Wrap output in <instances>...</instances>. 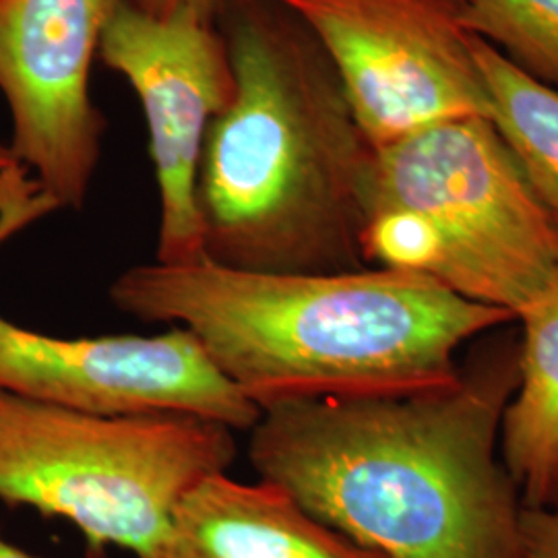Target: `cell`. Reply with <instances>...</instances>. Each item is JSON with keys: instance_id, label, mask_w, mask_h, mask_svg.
<instances>
[{"instance_id": "6da1fadb", "label": "cell", "mask_w": 558, "mask_h": 558, "mask_svg": "<svg viewBox=\"0 0 558 558\" xmlns=\"http://www.w3.org/2000/svg\"><path fill=\"white\" fill-rule=\"evenodd\" d=\"M518 385L519 338H486L442 389L263 408L248 459L385 558H521L523 502L497 459Z\"/></svg>"}, {"instance_id": "7a4b0ae2", "label": "cell", "mask_w": 558, "mask_h": 558, "mask_svg": "<svg viewBox=\"0 0 558 558\" xmlns=\"http://www.w3.org/2000/svg\"><path fill=\"white\" fill-rule=\"evenodd\" d=\"M110 299L145 323L189 329L260 410L449 387L459 348L515 320L430 278L383 267L267 276L207 259L156 260L120 274Z\"/></svg>"}, {"instance_id": "3957f363", "label": "cell", "mask_w": 558, "mask_h": 558, "mask_svg": "<svg viewBox=\"0 0 558 558\" xmlns=\"http://www.w3.org/2000/svg\"><path fill=\"white\" fill-rule=\"evenodd\" d=\"M218 27L236 94L201 154L203 259L267 276L368 267L375 147L325 48L283 0H221Z\"/></svg>"}, {"instance_id": "277c9868", "label": "cell", "mask_w": 558, "mask_h": 558, "mask_svg": "<svg viewBox=\"0 0 558 558\" xmlns=\"http://www.w3.org/2000/svg\"><path fill=\"white\" fill-rule=\"evenodd\" d=\"M362 255L513 319L558 276V220L493 122H447L375 149Z\"/></svg>"}, {"instance_id": "5b68a950", "label": "cell", "mask_w": 558, "mask_h": 558, "mask_svg": "<svg viewBox=\"0 0 558 558\" xmlns=\"http://www.w3.org/2000/svg\"><path fill=\"white\" fill-rule=\"evenodd\" d=\"M236 449L234 430L191 414H92L0 391V500L66 519L92 555L166 558L180 500Z\"/></svg>"}, {"instance_id": "8992f818", "label": "cell", "mask_w": 558, "mask_h": 558, "mask_svg": "<svg viewBox=\"0 0 558 558\" xmlns=\"http://www.w3.org/2000/svg\"><path fill=\"white\" fill-rule=\"evenodd\" d=\"M283 2L325 48L375 149L447 122L490 120L459 0Z\"/></svg>"}, {"instance_id": "52a82bcc", "label": "cell", "mask_w": 558, "mask_h": 558, "mask_svg": "<svg viewBox=\"0 0 558 558\" xmlns=\"http://www.w3.org/2000/svg\"><path fill=\"white\" fill-rule=\"evenodd\" d=\"M100 59L129 81L147 120L160 193L156 260L197 263L203 259L197 207L201 154L211 122L236 94L220 27L189 11L156 17L131 0L106 25Z\"/></svg>"}, {"instance_id": "ba28073f", "label": "cell", "mask_w": 558, "mask_h": 558, "mask_svg": "<svg viewBox=\"0 0 558 558\" xmlns=\"http://www.w3.org/2000/svg\"><path fill=\"white\" fill-rule=\"evenodd\" d=\"M131 0H0V94L11 151L54 209H81L106 120L89 77L106 25Z\"/></svg>"}, {"instance_id": "9c48e42d", "label": "cell", "mask_w": 558, "mask_h": 558, "mask_svg": "<svg viewBox=\"0 0 558 558\" xmlns=\"http://www.w3.org/2000/svg\"><path fill=\"white\" fill-rule=\"evenodd\" d=\"M11 232L0 223V240ZM0 391L92 414L174 412L251 433L260 408L184 327L160 336L54 338L0 315Z\"/></svg>"}, {"instance_id": "30bf717a", "label": "cell", "mask_w": 558, "mask_h": 558, "mask_svg": "<svg viewBox=\"0 0 558 558\" xmlns=\"http://www.w3.org/2000/svg\"><path fill=\"white\" fill-rule=\"evenodd\" d=\"M166 558H385L311 515L276 482H199L172 521Z\"/></svg>"}, {"instance_id": "8fae6325", "label": "cell", "mask_w": 558, "mask_h": 558, "mask_svg": "<svg viewBox=\"0 0 558 558\" xmlns=\"http://www.w3.org/2000/svg\"><path fill=\"white\" fill-rule=\"evenodd\" d=\"M518 320L519 385L500 424L502 463L525 507H550L558 488V276Z\"/></svg>"}, {"instance_id": "7c38bea8", "label": "cell", "mask_w": 558, "mask_h": 558, "mask_svg": "<svg viewBox=\"0 0 558 558\" xmlns=\"http://www.w3.org/2000/svg\"><path fill=\"white\" fill-rule=\"evenodd\" d=\"M490 100V122L539 201L558 220V89L523 73L472 34Z\"/></svg>"}, {"instance_id": "4fadbf2b", "label": "cell", "mask_w": 558, "mask_h": 558, "mask_svg": "<svg viewBox=\"0 0 558 558\" xmlns=\"http://www.w3.org/2000/svg\"><path fill=\"white\" fill-rule=\"evenodd\" d=\"M461 21L523 73L558 89V0H463Z\"/></svg>"}, {"instance_id": "5bb4252c", "label": "cell", "mask_w": 558, "mask_h": 558, "mask_svg": "<svg viewBox=\"0 0 558 558\" xmlns=\"http://www.w3.org/2000/svg\"><path fill=\"white\" fill-rule=\"evenodd\" d=\"M521 558H558V507L521 509Z\"/></svg>"}, {"instance_id": "9a60e30c", "label": "cell", "mask_w": 558, "mask_h": 558, "mask_svg": "<svg viewBox=\"0 0 558 558\" xmlns=\"http://www.w3.org/2000/svg\"><path fill=\"white\" fill-rule=\"evenodd\" d=\"M137 4L156 17H170L177 11H189L201 21L218 23L221 0H137Z\"/></svg>"}, {"instance_id": "2e32d148", "label": "cell", "mask_w": 558, "mask_h": 558, "mask_svg": "<svg viewBox=\"0 0 558 558\" xmlns=\"http://www.w3.org/2000/svg\"><path fill=\"white\" fill-rule=\"evenodd\" d=\"M15 168H20V161L15 160L11 147L0 145V180L4 179Z\"/></svg>"}, {"instance_id": "e0dca14e", "label": "cell", "mask_w": 558, "mask_h": 558, "mask_svg": "<svg viewBox=\"0 0 558 558\" xmlns=\"http://www.w3.org/2000/svg\"><path fill=\"white\" fill-rule=\"evenodd\" d=\"M0 558H38L25 550H21L20 546L7 542L4 538H0Z\"/></svg>"}, {"instance_id": "ac0fdd59", "label": "cell", "mask_w": 558, "mask_h": 558, "mask_svg": "<svg viewBox=\"0 0 558 558\" xmlns=\"http://www.w3.org/2000/svg\"><path fill=\"white\" fill-rule=\"evenodd\" d=\"M550 507H558V488H557V495H555V500H553V505Z\"/></svg>"}, {"instance_id": "d6986e66", "label": "cell", "mask_w": 558, "mask_h": 558, "mask_svg": "<svg viewBox=\"0 0 558 558\" xmlns=\"http://www.w3.org/2000/svg\"><path fill=\"white\" fill-rule=\"evenodd\" d=\"M459 2H463V0H459Z\"/></svg>"}]
</instances>
